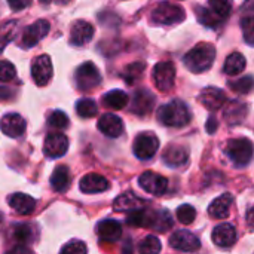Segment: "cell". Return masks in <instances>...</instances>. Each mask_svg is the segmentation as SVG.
Segmentation results:
<instances>
[{"label": "cell", "mask_w": 254, "mask_h": 254, "mask_svg": "<svg viewBox=\"0 0 254 254\" xmlns=\"http://www.w3.org/2000/svg\"><path fill=\"white\" fill-rule=\"evenodd\" d=\"M216 60V48L211 43H199L192 48L185 57L183 63L192 73H204L211 68Z\"/></svg>", "instance_id": "cell-1"}, {"label": "cell", "mask_w": 254, "mask_h": 254, "mask_svg": "<svg viewBox=\"0 0 254 254\" xmlns=\"http://www.w3.org/2000/svg\"><path fill=\"white\" fill-rule=\"evenodd\" d=\"M246 64H247V60L243 54L240 52H232L226 61H225V65H223V71L229 76H237L240 73L244 71L246 68Z\"/></svg>", "instance_id": "cell-29"}, {"label": "cell", "mask_w": 254, "mask_h": 254, "mask_svg": "<svg viewBox=\"0 0 254 254\" xmlns=\"http://www.w3.org/2000/svg\"><path fill=\"white\" fill-rule=\"evenodd\" d=\"M155 95L147 89H140L134 94L131 100V112L138 116H146L152 112L155 106Z\"/></svg>", "instance_id": "cell-16"}, {"label": "cell", "mask_w": 254, "mask_h": 254, "mask_svg": "<svg viewBox=\"0 0 254 254\" xmlns=\"http://www.w3.org/2000/svg\"><path fill=\"white\" fill-rule=\"evenodd\" d=\"M42 1H52V3H57V4H67L70 0H42Z\"/></svg>", "instance_id": "cell-46"}, {"label": "cell", "mask_w": 254, "mask_h": 254, "mask_svg": "<svg viewBox=\"0 0 254 254\" xmlns=\"http://www.w3.org/2000/svg\"><path fill=\"white\" fill-rule=\"evenodd\" d=\"M226 94L214 86L204 88L199 94V103L210 112H217L226 104Z\"/></svg>", "instance_id": "cell-13"}, {"label": "cell", "mask_w": 254, "mask_h": 254, "mask_svg": "<svg viewBox=\"0 0 254 254\" xmlns=\"http://www.w3.org/2000/svg\"><path fill=\"white\" fill-rule=\"evenodd\" d=\"M162 159L168 167H182L188 162L189 159V150L185 146L180 144H170L164 153H162Z\"/></svg>", "instance_id": "cell-23"}, {"label": "cell", "mask_w": 254, "mask_h": 254, "mask_svg": "<svg viewBox=\"0 0 254 254\" xmlns=\"http://www.w3.org/2000/svg\"><path fill=\"white\" fill-rule=\"evenodd\" d=\"M16 76L13 64L9 61H0V82H10Z\"/></svg>", "instance_id": "cell-41"}, {"label": "cell", "mask_w": 254, "mask_h": 254, "mask_svg": "<svg viewBox=\"0 0 254 254\" xmlns=\"http://www.w3.org/2000/svg\"><path fill=\"white\" fill-rule=\"evenodd\" d=\"M192 115L188 104L182 100H171L158 110V121L165 127L180 128L190 122Z\"/></svg>", "instance_id": "cell-2"}, {"label": "cell", "mask_w": 254, "mask_h": 254, "mask_svg": "<svg viewBox=\"0 0 254 254\" xmlns=\"http://www.w3.org/2000/svg\"><path fill=\"white\" fill-rule=\"evenodd\" d=\"M51 30V24L46 19H37L36 22H33L31 25H28L22 36H21V48H33L36 46Z\"/></svg>", "instance_id": "cell-8"}, {"label": "cell", "mask_w": 254, "mask_h": 254, "mask_svg": "<svg viewBox=\"0 0 254 254\" xmlns=\"http://www.w3.org/2000/svg\"><path fill=\"white\" fill-rule=\"evenodd\" d=\"M210 4H211V9L220 16H223L225 19L229 16L232 10V0H210Z\"/></svg>", "instance_id": "cell-40"}, {"label": "cell", "mask_w": 254, "mask_h": 254, "mask_svg": "<svg viewBox=\"0 0 254 254\" xmlns=\"http://www.w3.org/2000/svg\"><path fill=\"white\" fill-rule=\"evenodd\" d=\"M79 188L83 193H101L110 188V183L106 177L91 173V174H86L82 177Z\"/></svg>", "instance_id": "cell-20"}, {"label": "cell", "mask_w": 254, "mask_h": 254, "mask_svg": "<svg viewBox=\"0 0 254 254\" xmlns=\"http://www.w3.org/2000/svg\"><path fill=\"white\" fill-rule=\"evenodd\" d=\"M15 33H16V21L4 22L0 27V54L7 46V43L15 37Z\"/></svg>", "instance_id": "cell-35"}, {"label": "cell", "mask_w": 254, "mask_h": 254, "mask_svg": "<svg viewBox=\"0 0 254 254\" xmlns=\"http://www.w3.org/2000/svg\"><path fill=\"white\" fill-rule=\"evenodd\" d=\"M226 155L237 167H247L253 158V143L249 138H234L226 143Z\"/></svg>", "instance_id": "cell-4"}, {"label": "cell", "mask_w": 254, "mask_h": 254, "mask_svg": "<svg viewBox=\"0 0 254 254\" xmlns=\"http://www.w3.org/2000/svg\"><path fill=\"white\" fill-rule=\"evenodd\" d=\"M128 103H129V97L127 95V92H124L121 89H113L103 97V104L113 110H121Z\"/></svg>", "instance_id": "cell-30"}, {"label": "cell", "mask_w": 254, "mask_h": 254, "mask_svg": "<svg viewBox=\"0 0 254 254\" xmlns=\"http://www.w3.org/2000/svg\"><path fill=\"white\" fill-rule=\"evenodd\" d=\"M217 127H219L217 119H216L214 116H210V118H208V121H207V125H205L207 132H208V134H214V132H216V129H217Z\"/></svg>", "instance_id": "cell-45"}, {"label": "cell", "mask_w": 254, "mask_h": 254, "mask_svg": "<svg viewBox=\"0 0 254 254\" xmlns=\"http://www.w3.org/2000/svg\"><path fill=\"white\" fill-rule=\"evenodd\" d=\"M25 121L18 113H7L0 121V129L10 138L21 137L25 132Z\"/></svg>", "instance_id": "cell-14"}, {"label": "cell", "mask_w": 254, "mask_h": 254, "mask_svg": "<svg viewBox=\"0 0 254 254\" xmlns=\"http://www.w3.org/2000/svg\"><path fill=\"white\" fill-rule=\"evenodd\" d=\"M86 252H88L86 246L80 241H71L61 249V253L64 254H85Z\"/></svg>", "instance_id": "cell-42"}, {"label": "cell", "mask_w": 254, "mask_h": 254, "mask_svg": "<svg viewBox=\"0 0 254 254\" xmlns=\"http://www.w3.org/2000/svg\"><path fill=\"white\" fill-rule=\"evenodd\" d=\"M74 80L80 91H92L101 83V74L100 70L95 67V64L88 61L76 68Z\"/></svg>", "instance_id": "cell-5"}, {"label": "cell", "mask_w": 254, "mask_h": 254, "mask_svg": "<svg viewBox=\"0 0 254 254\" xmlns=\"http://www.w3.org/2000/svg\"><path fill=\"white\" fill-rule=\"evenodd\" d=\"M13 91L6 86H0V101H9L13 98Z\"/></svg>", "instance_id": "cell-44"}, {"label": "cell", "mask_w": 254, "mask_h": 254, "mask_svg": "<svg viewBox=\"0 0 254 254\" xmlns=\"http://www.w3.org/2000/svg\"><path fill=\"white\" fill-rule=\"evenodd\" d=\"M70 182H71V176H70V170L65 165H58L52 176H51V186L55 192H65L70 188Z\"/></svg>", "instance_id": "cell-28"}, {"label": "cell", "mask_w": 254, "mask_h": 254, "mask_svg": "<svg viewBox=\"0 0 254 254\" xmlns=\"http://www.w3.org/2000/svg\"><path fill=\"white\" fill-rule=\"evenodd\" d=\"M162 250V246H161V241L155 237V235H149L146 237L140 246H138V252L143 254H156Z\"/></svg>", "instance_id": "cell-36"}, {"label": "cell", "mask_w": 254, "mask_h": 254, "mask_svg": "<svg viewBox=\"0 0 254 254\" xmlns=\"http://www.w3.org/2000/svg\"><path fill=\"white\" fill-rule=\"evenodd\" d=\"M48 127H51V128H55V129H64V128H67L68 127V116L64 113V112H61V110H55V112H52L49 116H48Z\"/></svg>", "instance_id": "cell-37"}, {"label": "cell", "mask_w": 254, "mask_h": 254, "mask_svg": "<svg viewBox=\"0 0 254 254\" xmlns=\"http://www.w3.org/2000/svg\"><path fill=\"white\" fill-rule=\"evenodd\" d=\"M68 149V140L64 134L61 132H51L46 135L45 143H43V153L48 158L57 159L64 156V153Z\"/></svg>", "instance_id": "cell-10"}, {"label": "cell", "mask_w": 254, "mask_h": 254, "mask_svg": "<svg viewBox=\"0 0 254 254\" xmlns=\"http://www.w3.org/2000/svg\"><path fill=\"white\" fill-rule=\"evenodd\" d=\"M254 0H247L241 9V27L244 30V37L249 45H253V30H254Z\"/></svg>", "instance_id": "cell-27"}, {"label": "cell", "mask_w": 254, "mask_h": 254, "mask_svg": "<svg viewBox=\"0 0 254 254\" xmlns=\"http://www.w3.org/2000/svg\"><path fill=\"white\" fill-rule=\"evenodd\" d=\"M52 73H54V68H52L51 58L48 55H40L33 60L31 76L37 86H46L52 77Z\"/></svg>", "instance_id": "cell-9"}, {"label": "cell", "mask_w": 254, "mask_h": 254, "mask_svg": "<svg viewBox=\"0 0 254 254\" xmlns=\"http://www.w3.org/2000/svg\"><path fill=\"white\" fill-rule=\"evenodd\" d=\"M234 202V196L231 193H223L222 196L216 198L210 207H208V214L213 219H226L231 213V207Z\"/></svg>", "instance_id": "cell-25"}, {"label": "cell", "mask_w": 254, "mask_h": 254, "mask_svg": "<svg viewBox=\"0 0 254 254\" xmlns=\"http://www.w3.org/2000/svg\"><path fill=\"white\" fill-rule=\"evenodd\" d=\"M10 234L18 244H28L34 238V228L27 223H18L10 228Z\"/></svg>", "instance_id": "cell-32"}, {"label": "cell", "mask_w": 254, "mask_h": 254, "mask_svg": "<svg viewBox=\"0 0 254 254\" xmlns=\"http://www.w3.org/2000/svg\"><path fill=\"white\" fill-rule=\"evenodd\" d=\"M196 16H198V21L202 25L210 27V28H217L225 21V18L220 16L219 13H216L211 7L210 9H207V7H196Z\"/></svg>", "instance_id": "cell-31"}, {"label": "cell", "mask_w": 254, "mask_h": 254, "mask_svg": "<svg viewBox=\"0 0 254 254\" xmlns=\"http://www.w3.org/2000/svg\"><path fill=\"white\" fill-rule=\"evenodd\" d=\"M144 205H146V201H143L141 198H138L137 195H134V192H131V190L124 192L113 202V208L118 213H124V211L131 213V211L144 208Z\"/></svg>", "instance_id": "cell-18"}, {"label": "cell", "mask_w": 254, "mask_h": 254, "mask_svg": "<svg viewBox=\"0 0 254 254\" xmlns=\"http://www.w3.org/2000/svg\"><path fill=\"white\" fill-rule=\"evenodd\" d=\"M177 219H179V222L180 223H183V225H190V223H193V220H195V217H196V210L192 207V205H189V204H185V205H180L179 208H177Z\"/></svg>", "instance_id": "cell-38"}, {"label": "cell", "mask_w": 254, "mask_h": 254, "mask_svg": "<svg viewBox=\"0 0 254 254\" xmlns=\"http://www.w3.org/2000/svg\"><path fill=\"white\" fill-rule=\"evenodd\" d=\"M138 183L143 190H146L147 193H152V195H162L168 189V180L164 176L156 174L153 171L143 173L138 179Z\"/></svg>", "instance_id": "cell-12"}, {"label": "cell", "mask_w": 254, "mask_h": 254, "mask_svg": "<svg viewBox=\"0 0 254 254\" xmlns=\"http://www.w3.org/2000/svg\"><path fill=\"white\" fill-rule=\"evenodd\" d=\"M159 149V140L153 132H141L134 140V155L138 159H150Z\"/></svg>", "instance_id": "cell-7"}, {"label": "cell", "mask_w": 254, "mask_h": 254, "mask_svg": "<svg viewBox=\"0 0 254 254\" xmlns=\"http://www.w3.org/2000/svg\"><path fill=\"white\" fill-rule=\"evenodd\" d=\"M97 127H98V129H100L104 135H107V137H110V138H118V137H121L122 132H124V122H122V119H121L118 115H115V113H106V115H103V116L100 118Z\"/></svg>", "instance_id": "cell-17"}, {"label": "cell", "mask_w": 254, "mask_h": 254, "mask_svg": "<svg viewBox=\"0 0 254 254\" xmlns=\"http://www.w3.org/2000/svg\"><path fill=\"white\" fill-rule=\"evenodd\" d=\"M229 86L240 94H249V92H252V88H253V77L243 76L241 79H238L235 82H229Z\"/></svg>", "instance_id": "cell-39"}, {"label": "cell", "mask_w": 254, "mask_h": 254, "mask_svg": "<svg viewBox=\"0 0 254 254\" xmlns=\"http://www.w3.org/2000/svg\"><path fill=\"white\" fill-rule=\"evenodd\" d=\"M12 10H22L31 4V0H7Z\"/></svg>", "instance_id": "cell-43"}, {"label": "cell", "mask_w": 254, "mask_h": 254, "mask_svg": "<svg viewBox=\"0 0 254 254\" xmlns=\"http://www.w3.org/2000/svg\"><path fill=\"white\" fill-rule=\"evenodd\" d=\"M146 228H150L156 232H167L173 228V219L168 210L147 211Z\"/></svg>", "instance_id": "cell-19"}, {"label": "cell", "mask_w": 254, "mask_h": 254, "mask_svg": "<svg viewBox=\"0 0 254 254\" xmlns=\"http://www.w3.org/2000/svg\"><path fill=\"white\" fill-rule=\"evenodd\" d=\"M76 112L80 118H94L98 113V106L94 100L91 98H82L76 104Z\"/></svg>", "instance_id": "cell-34"}, {"label": "cell", "mask_w": 254, "mask_h": 254, "mask_svg": "<svg viewBox=\"0 0 254 254\" xmlns=\"http://www.w3.org/2000/svg\"><path fill=\"white\" fill-rule=\"evenodd\" d=\"M211 238H213V243L217 247L228 249V247L235 244V241H237V231H235V228L231 223H222L217 228H214Z\"/></svg>", "instance_id": "cell-22"}, {"label": "cell", "mask_w": 254, "mask_h": 254, "mask_svg": "<svg viewBox=\"0 0 254 254\" xmlns=\"http://www.w3.org/2000/svg\"><path fill=\"white\" fill-rule=\"evenodd\" d=\"M7 202L21 216L31 214L34 211V207H36L34 198H31L30 195H25V193H13L9 196Z\"/></svg>", "instance_id": "cell-26"}, {"label": "cell", "mask_w": 254, "mask_h": 254, "mask_svg": "<svg viewBox=\"0 0 254 254\" xmlns=\"http://www.w3.org/2000/svg\"><path fill=\"white\" fill-rule=\"evenodd\" d=\"M97 235L104 243H115L122 235V226L119 222H116L113 219L101 220L97 225Z\"/></svg>", "instance_id": "cell-21"}, {"label": "cell", "mask_w": 254, "mask_h": 254, "mask_svg": "<svg viewBox=\"0 0 254 254\" xmlns=\"http://www.w3.org/2000/svg\"><path fill=\"white\" fill-rule=\"evenodd\" d=\"M170 247L177 250V252H198L201 249L199 240L189 231H177L171 235L170 238Z\"/></svg>", "instance_id": "cell-11"}, {"label": "cell", "mask_w": 254, "mask_h": 254, "mask_svg": "<svg viewBox=\"0 0 254 254\" xmlns=\"http://www.w3.org/2000/svg\"><path fill=\"white\" fill-rule=\"evenodd\" d=\"M146 70V64L143 61H137V63H131L125 67V70L122 71V77L127 80V83L132 85L135 83L144 73Z\"/></svg>", "instance_id": "cell-33"}, {"label": "cell", "mask_w": 254, "mask_h": 254, "mask_svg": "<svg viewBox=\"0 0 254 254\" xmlns=\"http://www.w3.org/2000/svg\"><path fill=\"white\" fill-rule=\"evenodd\" d=\"M94 37V27L88 21L79 19L71 25L70 30V43L73 46H83L91 42Z\"/></svg>", "instance_id": "cell-15"}, {"label": "cell", "mask_w": 254, "mask_h": 254, "mask_svg": "<svg viewBox=\"0 0 254 254\" xmlns=\"http://www.w3.org/2000/svg\"><path fill=\"white\" fill-rule=\"evenodd\" d=\"M247 112H249V107L246 103L234 100V101L228 103V106L223 112V118L229 125H240L247 118Z\"/></svg>", "instance_id": "cell-24"}, {"label": "cell", "mask_w": 254, "mask_h": 254, "mask_svg": "<svg viewBox=\"0 0 254 254\" xmlns=\"http://www.w3.org/2000/svg\"><path fill=\"white\" fill-rule=\"evenodd\" d=\"M152 79H153L155 86H156L159 91L167 92V91L173 89L174 82H176V65H174L171 61L158 63V64L153 67Z\"/></svg>", "instance_id": "cell-6"}, {"label": "cell", "mask_w": 254, "mask_h": 254, "mask_svg": "<svg viewBox=\"0 0 254 254\" xmlns=\"http://www.w3.org/2000/svg\"><path fill=\"white\" fill-rule=\"evenodd\" d=\"M185 9L170 1L158 3L150 12V21L158 25H176L180 24L185 19Z\"/></svg>", "instance_id": "cell-3"}]
</instances>
